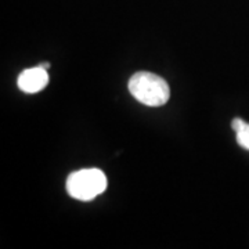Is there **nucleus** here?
<instances>
[{"label": "nucleus", "mask_w": 249, "mask_h": 249, "mask_svg": "<svg viewBox=\"0 0 249 249\" xmlns=\"http://www.w3.org/2000/svg\"><path fill=\"white\" fill-rule=\"evenodd\" d=\"M129 91L147 107H160L168 103L170 89L168 82L151 72H137L129 80Z\"/></svg>", "instance_id": "f257e3e1"}, {"label": "nucleus", "mask_w": 249, "mask_h": 249, "mask_svg": "<svg viewBox=\"0 0 249 249\" xmlns=\"http://www.w3.org/2000/svg\"><path fill=\"white\" fill-rule=\"evenodd\" d=\"M108 181L104 172L96 168L73 172L67 180L68 194L79 201H91L107 190Z\"/></svg>", "instance_id": "f03ea898"}, {"label": "nucleus", "mask_w": 249, "mask_h": 249, "mask_svg": "<svg viewBox=\"0 0 249 249\" xmlns=\"http://www.w3.org/2000/svg\"><path fill=\"white\" fill-rule=\"evenodd\" d=\"M47 83H49V73H47V70L42 65L22 71L17 80L19 90L29 94L43 90L47 86Z\"/></svg>", "instance_id": "7ed1b4c3"}, {"label": "nucleus", "mask_w": 249, "mask_h": 249, "mask_svg": "<svg viewBox=\"0 0 249 249\" xmlns=\"http://www.w3.org/2000/svg\"><path fill=\"white\" fill-rule=\"evenodd\" d=\"M232 130L235 132L238 145L249 151V124L242 121L240 118H235L231 124Z\"/></svg>", "instance_id": "20e7f679"}]
</instances>
